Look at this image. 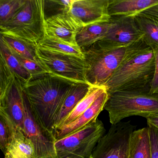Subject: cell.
<instances>
[{
    "instance_id": "6da1fadb",
    "label": "cell",
    "mask_w": 158,
    "mask_h": 158,
    "mask_svg": "<svg viewBox=\"0 0 158 158\" xmlns=\"http://www.w3.org/2000/svg\"><path fill=\"white\" fill-rule=\"evenodd\" d=\"M75 83L47 73L32 76L23 87L25 94L35 113L51 132L53 131L55 116Z\"/></svg>"
},
{
    "instance_id": "7a4b0ae2",
    "label": "cell",
    "mask_w": 158,
    "mask_h": 158,
    "mask_svg": "<svg viewBox=\"0 0 158 158\" xmlns=\"http://www.w3.org/2000/svg\"><path fill=\"white\" fill-rule=\"evenodd\" d=\"M154 69L153 50L143 41L127 56L104 86L109 96L119 91L149 89Z\"/></svg>"
},
{
    "instance_id": "3957f363",
    "label": "cell",
    "mask_w": 158,
    "mask_h": 158,
    "mask_svg": "<svg viewBox=\"0 0 158 158\" xmlns=\"http://www.w3.org/2000/svg\"><path fill=\"white\" fill-rule=\"evenodd\" d=\"M143 42V40L127 45L100 40L82 50L89 66L86 80L93 86H104L128 55Z\"/></svg>"
},
{
    "instance_id": "277c9868",
    "label": "cell",
    "mask_w": 158,
    "mask_h": 158,
    "mask_svg": "<svg viewBox=\"0 0 158 158\" xmlns=\"http://www.w3.org/2000/svg\"><path fill=\"white\" fill-rule=\"evenodd\" d=\"M45 20L44 0H27L10 19L0 24L1 34L37 47L45 36Z\"/></svg>"
},
{
    "instance_id": "5b68a950",
    "label": "cell",
    "mask_w": 158,
    "mask_h": 158,
    "mask_svg": "<svg viewBox=\"0 0 158 158\" xmlns=\"http://www.w3.org/2000/svg\"><path fill=\"white\" fill-rule=\"evenodd\" d=\"M104 110L108 112L111 124L130 116L146 118L158 114V94H151L149 89L115 92L109 96Z\"/></svg>"
},
{
    "instance_id": "8992f818",
    "label": "cell",
    "mask_w": 158,
    "mask_h": 158,
    "mask_svg": "<svg viewBox=\"0 0 158 158\" xmlns=\"http://www.w3.org/2000/svg\"><path fill=\"white\" fill-rule=\"evenodd\" d=\"M106 130L101 121H96L78 132L55 142L57 158H90Z\"/></svg>"
},
{
    "instance_id": "52a82bcc",
    "label": "cell",
    "mask_w": 158,
    "mask_h": 158,
    "mask_svg": "<svg viewBox=\"0 0 158 158\" xmlns=\"http://www.w3.org/2000/svg\"><path fill=\"white\" fill-rule=\"evenodd\" d=\"M37 57L39 63L48 73L75 83H87L86 73L89 66L83 58L38 48Z\"/></svg>"
},
{
    "instance_id": "ba28073f",
    "label": "cell",
    "mask_w": 158,
    "mask_h": 158,
    "mask_svg": "<svg viewBox=\"0 0 158 158\" xmlns=\"http://www.w3.org/2000/svg\"><path fill=\"white\" fill-rule=\"evenodd\" d=\"M136 126L130 121L112 124L100 139L90 158H129L131 135Z\"/></svg>"
},
{
    "instance_id": "9c48e42d",
    "label": "cell",
    "mask_w": 158,
    "mask_h": 158,
    "mask_svg": "<svg viewBox=\"0 0 158 158\" xmlns=\"http://www.w3.org/2000/svg\"><path fill=\"white\" fill-rule=\"evenodd\" d=\"M24 133L35 150V158H57L56 139L52 132L40 122L25 94Z\"/></svg>"
},
{
    "instance_id": "30bf717a",
    "label": "cell",
    "mask_w": 158,
    "mask_h": 158,
    "mask_svg": "<svg viewBox=\"0 0 158 158\" xmlns=\"http://www.w3.org/2000/svg\"><path fill=\"white\" fill-rule=\"evenodd\" d=\"M45 35L52 37L73 46L76 42L77 34L84 27L83 24L70 13L51 16L45 20Z\"/></svg>"
},
{
    "instance_id": "8fae6325",
    "label": "cell",
    "mask_w": 158,
    "mask_h": 158,
    "mask_svg": "<svg viewBox=\"0 0 158 158\" xmlns=\"http://www.w3.org/2000/svg\"><path fill=\"white\" fill-rule=\"evenodd\" d=\"M110 0H74L70 14L83 24L84 27L108 23Z\"/></svg>"
},
{
    "instance_id": "7c38bea8",
    "label": "cell",
    "mask_w": 158,
    "mask_h": 158,
    "mask_svg": "<svg viewBox=\"0 0 158 158\" xmlns=\"http://www.w3.org/2000/svg\"><path fill=\"white\" fill-rule=\"evenodd\" d=\"M110 27L102 40L116 45H127L143 40L144 35L133 16H114L110 20Z\"/></svg>"
},
{
    "instance_id": "4fadbf2b",
    "label": "cell",
    "mask_w": 158,
    "mask_h": 158,
    "mask_svg": "<svg viewBox=\"0 0 158 158\" xmlns=\"http://www.w3.org/2000/svg\"><path fill=\"white\" fill-rule=\"evenodd\" d=\"M23 87L20 79L16 77L13 84L3 96L0 97V109L10 116L18 129L24 133L25 93Z\"/></svg>"
},
{
    "instance_id": "5bb4252c",
    "label": "cell",
    "mask_w": 158,
    "mask_h": 158,
    "mask_svg": "<svg viewBox=\"0 0 158 158\" xmlns=\"http://www.w3.org/2000/svg\"><path fill=\"white\" fill-rule=\"evenodd\" d=\"M108 98L109 94L105 89L92 105L79 117L68 124L61 126L54 129L53 132L56 140L71 135L96 121L99 114L104 110Z\"/></svg>"
},
{
    "instance_id": "9a60e30c",
    "label": "cell",
    "mask_w": 158,
    "mask_h": 158,
    "mask_svg": "<svg viewBox=\"0 0 158 158\" xmlns=\"http://www.w3.org/2000/svg\"><path fill=\"white\" fill-rule=\"evenodd\" d=\"M158 5V0H110V16H135L145 10Z\"/></svg>"
},
{
    "instance_id": "2e32d148",
    "label": "cell",
    "mask_w": 158,
    "mask_h": 158,
    "mask_svg": "<svg viewBox=\"0 0 158 158\" xmlns=\"http://www.w3.org/2000/svg\"><path fill=\"white\" fill-rule=\"evenodd\" d=\"M92 86L88 83H75L54 119L53 131L87 95Z\"/></svg>"
},
{
    "instance_id": "e0dca14e",
    "label": "cell",
    "mask_w": 158,
    "mask_h": 158,
    "mask_svg": "<svg viewBox=\"0 0 158 158\" xmlns=\"http://www.w3.org/2000/svg\"><path fill=\"white\" fill-rule=\"evenodd\" d=\"M130 158H152L150 138L148 127L135 130L131 135Z\"/></svg>"
},
{
    "instance_id": "ac0fdd59",
    "label": "cell",
    "mask_w": 158,
    "mask_h": 158,
    "mask_svg": "<svg viewBox=\"0 0 158 158\" xmlns=\"http://www.w3.org/2000/svg\"><path fill=\"white\" fill-rule=\"evenodd\" d=\"M110 25V21L108 23L95 24L83 27L76 36L77 46L83 50L102 40L106 36Z\"/></svg>"
},
{
    "instance_id": "d6986e66",
    "label": "cell",
    "mask_w": 158,
    "mask_h": 158,
    "mask_svg": "<svg viewBox=\"0 0 158 158\" xmlns=\"http://www.w3.org/2000/svg\"><path fill=\"white\" fill-rule=\"evenodd\" d=\"M4 154L5 158H35V150L30 139L18 129Z\"/></svg>"
},
{
    "instance_id": "ffe728a7",
    "label": "cell",
    "mask_w": 158,
    "mask_h": 158,
    "mask_svg": "<svg viewBox=\"0 0 158 158\" xmlns=\"http://www.w3.org/2000/svg\"><path fill=\"white\" fill-rule=\"evenodd\" d=\"M37 48L43 50L75 55L85 59L82 49L78 46H73L52 37L45 35Z\"/></svg>"
},
{
    "instance_id": "44dd1931",
    "label": "cell",
    "mask_w": 158,
    "mask_h": 158,
    "mask_svg": "<svg viewBox=\"0 0 158 158\" xmlns=\"http://www.w3.org/2000/svg\"><path fill=\"white\" fill-rule=\"evenodd\" d=\"M0 41L3 42L7 48L22 57L39 63L37 57V47L16 38L2 34H1Z\"/></svg>"
},
{
    "instance_id": "7402d4cb",
    "label": "cell",
    "mask_w": 158,
    "mask_h": 158,
    "mask_svg": "<svg viewBox=\"0 0 158 158\" xmlns=\"http://www.w3.org/2000/svg\"><path fill=\"white\" fill-rule=\"evenodd\" d=\"M135 17L139 28L144 34V43L152 50L158 49V23L141 15Z\"/></svg>"
},
{
    "instance_id": "603a6c76",
    "label": "cell",
    "mask_w": 158,
    "mask_h": 158,
    "mask_svg": "<svg viewBox=\"0 0 158 158\" xmlns=\"http://www.w3.org/2000/svg\"><path fill=\"white\" fill-rule=\"evenodd\" d=\"M105 89L106 88L104 86L98 87L92 86L87 95L77 104L75 108L62 121L58 127L68 124L79 117L92 105L95 100Z\"/></svg>"
},
{
    "instance_id": "cb8c5ba5",
    "label": "cell",
    "mask_w": 158,
    "mask_h": 158,
    "mask_svg": "<svg viewBox=\"0 0 158 158\" xmlns=\"http://www.w3.org/2000/svg\"><path fill=\"white\" fill-rule=\"evenodd\" d=\"M18 129L10 116L3 110L0 109V148L3 153Z\"/></svg>"
},
{
    "instance_id": "d4e9b609",
    "label": "cell",
    "mask_w": 158,
    "mask_h": 158,
    "mask_svg": "<svg viewBox=\"0 0 158 158\" xmlns=\"http://www.w3.org/2000/svg\"><path fill=\"white\" fill-rule=\"evenodd\" d=\"M0 52L1 56L4 59L9 67L24 86L32 77L31 74L23 67L20 62L1 41H0Z\"/></svg>"
},
{
    "instance_id": "484cf974",
    "label": "cell",
    "mask_w": 158,
    "mask_h": 158,
    "mask_svg": "<svg viewBox=\"0 0 158 158\" xmlns=\"http://www.w3.org/2000/svg\"><path fill=\"white\" fill-rule=\"evenodd\" d=\"M74 0H44L45 19L62 14L70 13Z\"/></svg>"
},
{
    "instance_id": "4316f807",
    "label": "cell",
    "mask_w": 158,
    "mask_h": 158,
    "mask_svg": "<svg viewBox=\"0 0 158 158\" xmlns=\"http://www.w3.org/2000/svg\"><path fill=\"white\" fill-rule=\"evenodd\" d=\"M26 2L27 0H0V24L10 19Z\"/></svg>"
},
{
    "instance_id": "83f0119b",
    "label": "cell",
    "mask_w": 158,
    "mask_h": 158,
    "mask_svg": "<svg viewBox=\"0 0 158 158\" xmlns=\"http://www.w3.org/2000/svg\"><path fill=\"white\" fill-rule=\"evenodd\" d=\"M0 97H2L13 84L16 77L2 56L0 62Z\"/></svg>"
},
{
    "instance_id": "f1b7e54d",
    "label": "cell",
    "mask_w": 158,
    "mask_h": 158,
    "mask_svg": "<svg viewBox=\"0 0 158 158\" xmlns=\"http://www.w3.org/2000/svg\"><path fill=\"white\" fill-rule=\"evenodd\" d=\"M8 48L11 52L12 54H13L15 57L20 62L23 67L31 74L32 76L48 73L46 70L44 69L43 66L40 65V64L29 60V59H26L24 57H22L21 55L16 53L15 52L10 49L9 48Z\"/></svg>"
},
{
    "instance_id": "f546056e",
    "label": "cell",
    "mask_w": 158,
    "mask_h": 158,
    "mask_svg": "<svg viewBox=\"0 0 158 158\" xmlns=\"http://www.w3.org/2000/svg\"><path fill=\"white\" fill-rule=\"evenodd\" d=\"M155 59V69L153 78L150 86L149 92L158 94V49L153 50Z\"/></svg>"
},
{
    "instance_id": "4dcf8cb0",
    "label": "cell",
    "mask_w": 158,
    "mask_h": 158,
    "mask_svg": "<svg viewBox=\"0 0 158 158\" xmlns=\"http://www.w3.org/2000/svg\"><path fill=\"white\" fill-rule=\"evenodd\" d=\"M138 15L154 20L158 23V5L145 10Z\"/></svg>"
},
{
    "instance_id": "1f68e13d",
    "label": "cell",
    "mask_w": 158,
    "mask_h": 158,
    "mask_svg": "<svg viewBox=\"0 0 158 158\" xmlns=\"http://www.w3.org/2000/svg\"><path fill=\"white\" fill-rule=\"evenodd\" d=\"M146 119L148 125L151 126L158 130V114L150 115Z\"/></svg>"
},
{
    "instance_id": "d6a6232c",
    "label": "cell",
    "mask_w": 158,
    "mask_h": 158,
    "mask_svg": "<svg viewBox=\"0 0 158 158\" xmlns=\"http://www.w3.org/2000/svg\"></svg>"
}]
</instances>
